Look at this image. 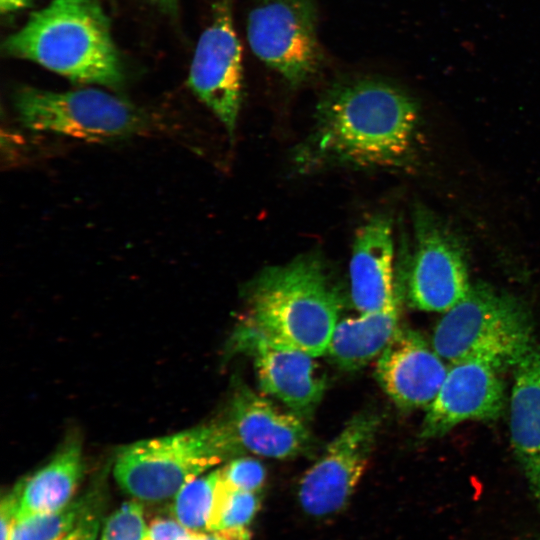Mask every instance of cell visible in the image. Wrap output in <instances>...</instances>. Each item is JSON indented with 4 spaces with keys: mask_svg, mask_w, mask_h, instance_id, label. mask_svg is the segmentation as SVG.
I'll list each match as a JSON object with an SVG mask.
<instances>
[{
    "mask_svg": "<svg viewBox=\"0 0 540 540\" xmlns=\"http://www.w3.org/2000/svg\"><path fill=\"white\" fill-rule=\"evenodd\" d=\"M314 118L311 133L294 156L302 171L329 165L395 167L411 152L419 107L389 80L348 76L326 88Z\"/></svg>",
    "mask_w": 540,
    "mask_h": 540,
    "instance_id": "obj_1",
    "label": "cell"
},
{
    "mask_svg": "<svg viewBox=\"0 0 540 540\" xmlns=\"http://www.w3.org/2000/svg\"><path fill=\"white\" fill-rule=\"evenodd\" d=\"M244 325L313 357L327 352L340 311L339 294L318 254L263 269L247 288Z\"/></svg>",
    "mask_w": 540,
    "mask_h": 540,
    "instance_id": "obj_2",
    "label": "cell"
},
{
    "mask_svg": "<svg viewBox=\"0 0 540 540\" xmlns=\"http://www.w3.org/2000/svg\"><path fill=\"white\" fill-rule=\"evenodd\" d=\"M72 82L119 87L124 73L110 22L97 0H53L2 44Z\"/></svg>",
    "mask_w": 540,
    "mask_h": 540,
    "instance_id": "obj_3",
    "label": "cell"
},
{
    "mask_svg": "<svg viewBox=\"0 0 540 540\" xmlns=\"http://www.w3.org/2000/svg\"><path fill=\"white\" fill-rule=\"evenodd\" d=\"M243 451L228 423L216 422L120 448L113 474L122 490L137 500L159 502Z\"/></svg>",
    "mask_w": 540,
    "mask_h": 540,
    "instance_id": "obj_4",
    "label": "cell"
},
{
    "mask_svg": "<svg viewBox=\"0 0 540 540\" xmlns=\"http://www.w3.org/2000/svg\"><path fill=\"white\" fill-rule=\"evenodd\" d=\"M432 343L451 363L480 359L498 368L515 366L534 346L533 323L520 299L477 283L444 313Z\"/></svg>",
    "mask_w": 540,
    "mask_h": 540,
    "instance_id": "obj_5",
    "label": "cell"
},
{
    "mask_svg": "<svg viewBox=\"0 0 540 540\" xmlns=\"http://www.w3.org/2000/svg\"><path fill=\"white\" fill-rule=\"evenodd\" d=\"M14 106L20 121L30 130L85 140L126 137L148 126L143 111L100 89L55 92L24 86L16 91Z\"/></svg>",
    "mask_w": 540,
    "mask_h": 540,
    "instance_id": "obj_6",
    "label": "cell"
},
{
    "mask_svg": "<svg viewBox=\"0 0 540 540\" xmlns=\"http://www.w3.org/2000/svg\"><path fill=\"white\" fill-rule=\"evenodd\" d=\"M246 36L254 56L290 87L312 80L325 63L316 0H254Z\"/></svg>",
    "mask_w": 540,
    "mask_h": 540,
    "instance_id": "obj_7",
    "label": "cell"
},
{
    "mask_svg": "<svg viewBox=\"0 0 540 540\" xmlns=\"http://www.w3.org/2000/svg\"><path fill=\"white\" fill-rule=\"evenodd\" d=\"M234 0H216L212 17L195 47L188 85L234 135L242 102L243 69L241 46L234 18Z\"/></svg>",
    "mask_w": 540,
    "mask_h": 540,
    "instance_id": "obj_8",
    "label": "cell"
},
{
    "mask_svg": "<svg viewBox=\"0 0 540 540\" xmlns=\"http://www.w3.org/2000/svg\"><path fill=\"white\" fill-rule=\"evenodd\" d=\"M415 249L406 280L410 304L423 311L446 312L471 284L464 252L452 232L424 208L414 213Z\"/></svg>",
    "mask_w": 540,
    "mask_h": 540,
    "instance_id": "obj_9",
    "label": "cell"
},
{
    "mask_svg": "<svg viewBox=\"0 0 540 540\" xmlns=\"http://www.w3.org/2000/svg\"><path fill=\"white\" fill-rule=\"evenodd\" d=\"M379 424L371 411L353 416L306 471L298 496L307 513L325 516L344 507L367 467Z\"/></svg>",
    "mask_w": 540,
    "mask_h": 540,
    "instance_id": "obj_10",
    "label": "cell"
},
{
    "mask_svg": "<svg viewBox=\"0 0 540 540\" xmlns=\"http://www.w3.org/2000/svg\"><path fill=\"white\" fill-rule=\"evenodd\" d=\"M231 349L253 356L257 380L269 394L300 417L310 415L319 404L326 378L313 356L277 344L242 324L231 340Z\"/></svg>",
    "mask_w": 540,
    "mask_h": 540,
    "instance_id": "obj_11",
    "label": "cell"
},
{
    "mask_svg": "<svg viewBox=\"0 0 540 540\" xmlns=\"http://www.w3.org/2000/svg\"><path fill=\"white\" fill-rule=\"evenodd\" d=\"M498 370L480 359L452 363L438 394L427 407L420 436L441 437L462 422L498 417L504 404Z\"/></svg>",
    "mask_w": 540,
    "mask_h": 540,
    "instance_id": "obj_12",
    "label": "cell"
},
{
    "mask_svg": "<svg viewBox=\"0 0 540 540\" xmlns=\"http://www.w3.org/2000/svg\"><path fill=\"white\" fill-rule=\"evenodd\" d=\"M242 447L266 457L285 459L311 447V435L301 417L284 412L245 384L232 395L227 419Z\"/></svg>",
    "mask_w": 540,
    "mask_h": 540,
    "instance_id": "obj_13",
    "label": "cell"
},
{
    "mask_svg": "<svg viewBox=\"0 0 540 540\" xmlns=\"http://www.w3.org/2000/svg\"><path fill=\"white\" fill-rule=\"evenodd\" d=\"M443 360L418 333L398 329L378 358L376 377L398 406L428 407L449 369Z\"/></svg>",
    "mask_w": 540,
    "mask_h": 540,
    "instance_id": "obj_14",
    "label": "cell"
},
{
    "mask_svg": "<svg viewBox=\"0 0 540 540\" xmlns=\"http://www.w3.org/2000/svg\"><path fill=\"white\" fill-rule=\"evenodd\" d=\"M394 246L390 220L374 216L357 231L349 265L351 298L361 313L399 303L393 283Z\"/></svg>",
    "mask_w": 540,
    "mask_h": 540,
    "instance_id": "obj_15",
    "label": "cell"
},
{
    "mask_svg": "<svg viewBox=\"0 0 540 540\" xmlns=\"http://www.w3.org/2000/svg\"><path fill=\"white\" fill-rule=\"evenodd\" d=\"M514 367L510 401L511 442L540 509V349L533 346Z\"/></svg>",
    "mask_w": 540,
    "mask_h": 540,
    "instance_id": "obj_16",
    "label": "cell"
},
{
    "mask_svg": "<svg viewBox=\"0 0 540 540\" xmlns=\"http://www.w3.org/2000/svg\"><path fill=\"white\" fill-rule=\"evenodd\" d=\"M83 471L81 442L71 436L45 465L13 487L18 504L16 521L53 512L69 504L74 499Z\"/></svg>",
    "mask_w": 540,
    "mask_h": 540,
    "instance_id": "obj_17",
    "label": "cell"
},
{
    "mask_svg": "<svg viewBox=\"0 0 540 540\" xmlns=\"http://www.w3.org/2000/svg\"><path fill=\"white\" fill-rule=\"evenodd\" d=\"M398 307L361 313L339 321L327 354L346 370H356L380 356L398 330Z\"/></svg>",
    "mask_w": 540,
    "mask_h": 540,
    "instance_id": "obj_18",
    "label": "cell"
},
{
    "mask_svg": "<svg viewBox=\"0 0 540 540\" xmlns=\"http://www.w3.org/2000/svg\"><path fill=\"white\" fill-rule=\"evenodd\" d=\"M101 500L94 487L59 510L16 521L10 540H60Z\"/></svg>",
    "mask_w": 540,
    "mask_h": 540,
    "instance_id": "obj_19",
    "label": "cell"
},
{
    "mask_svg": "<svg viewBox=\"0 0 540 540\" xmlns=\"http://www.w3.org/2000/svg\"><path fill=\"white\" fill-rule=\"evenodd\" d=\"M221 483V470L200 475L173 497V518L192 532H208Z\"/></svg>",
    "mask_w": 540,
    "mask_h": 540,
    "instance_id": "obj_20",
    "label": "cell"
},
{
    "mask_svg": "<svg viewBox=\"0 0 540 540\" xmlns=\"http://www.w3.org/2000/svg\"><path fill=\"white\" fill-rule=\"evenodd\" d=\"M259 506L260 501L257 493L232 489L221 476L209 531L247 528Z\"/></svg>",
    "mask_w": 540,
    "mask_h": 540,
    "instance_id": "obj_21",
    "label": "cell"
},
{
    "mask_svg": "<svg viewBox=\"0 0 540 540\" xmlns=\"http://www.w3.org/2000/svg\"><path fill=\"white\" fill-rule=\"evenodd\" d=\"M147 532L143 506L131 500L106 518L99 540H146Z\"/></svg>",
    "mask_w": 540,
    "mask_h": 540,
    "instance_id": "obj_22",
    "label": "cell"
},
{
    "mask_svg": "<svg viewBox=\"0 0 540 540\" xmlns=\"http://www.w3.org/2000/svg\"><path fill=\"white\" fill-rule=\"evenodd\" d=\"M223 481L232 489L257 493L265 481V469L256 459L239 457L220 468Z\"/></svg>",
    "mask_w": 540,
    "mask_h": 540,
    "instance_id": "obj_23",
    "label": "cell"
},
{
    "mask_svg": "<svg viewBox=\"0 0 540 540\" xmlns=\"http://www.w3.org/2000/svg\"><path fill=\"white\" fill-rule=\"evenodd\" d=\"M102 502L88 511L76 526L60 540H97L100 530Z\"/></svg>",
    "mask_w": 540,
    "mask_h": 540,
    "instance_id": "obj_24",
    "label": "cell"
},
{
    "mask_svg": "<svg viewBox=\"0 0 540 540\" xmlns=\"http://www.w3.org/2000/svg\"><path fill=\"white\" fill-rule=\"evenodd\" d=\"M190 531L175 518H154L148 524L146 540H178Z\"/></svg>",
    "mask_w": 540,
    "mask_h": 540,
    "instance_id": "obj_25",
    "label": "cell"
},
{
    "mask_svg": "<svg viewBox=\"0 0 540 540\" xmlns=\"http://www.w3.org/2000/svg\"><path fill=\"white\" fill-rule=\"evenodd\" d=\"M17 495L13 488L2 497L0 504L1 540H10L16 522Z\"/></svg>",
    "mask_w": 540,
    "mask_h": 540,
    "instance_id": "obj_26",
    "label": "cell"
},
{
    "mask_svg": "<svg viewBox=\"0 0 540 540\" xmlns=\"http://www.w3.org/2000/svg\"><path fill=\"white\" fill-rule=\"evenodd\" d=\"M32 0H0V10L3 14L12 13L30 5Z\"/></svg>",
    "mask_w": 540,
    "mask_h": 540,
    "instance_id": "obj_27",
    "label": "cell"
},
{
    "mask_svg": "<svg viewBox=\"0 0 540 540\" xmlns=\"http://www.w3.org/2000/svg\"><path fill=\"white\" fill-rule=\"evenodd\" d=\"M151 1L157 4L160 8L168 12H173L176 10L179 0H151Z\"/></svg>",
    "mask_w": 540,
    "mask_h": 540,
    "instance_id": "obj_28",
    "label": "cell"
},
{
    "mask_svg": "<svg viewBox=\"0 0 540 540\" xmlns=\"http://www.w3.org/2000/svg\"><path fill=\"white\" fill-rule=\"evenodd\" d=\"M200 533L201 532H192L190 531L185 536L179 538L178 540H200Z\"/></svg>",
    "mask_w": 540,
    "mask_h": 540,
    "instance_id": "obj_29",
    "label": "cell"
},
{
    "mask_svg": "<svg viewBox=\"0 0 540 540\" xmlns=\"http://www.w3.org/2000/svg\"><path fill=\"white\" fill-rule=\"evenodd\" d=\"M530 540H540V536H537L536 538L530 539Z\"/></svg>",
    "mask_w": 540,
    "mask_h": 540,
    "instance_id": "obj_30",
    "label": "cell"
}]
</instances>
